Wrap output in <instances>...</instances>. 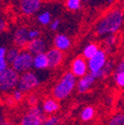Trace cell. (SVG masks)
<instances>
[{"label": "cell", "instance_id": "1", "mask_svg": "<svg viewBox=\"0 0 124 125\" xmlns=\"http://www.w3.org/2000/svg\"><path fill=\"white\" fill-rule=\"evenodd\" d=\"M124 24V11L115 7L108 10L97 21L95 25V33L98 37L105 38L109 35H115L121 30Z\"/></svg>", "mask_w": 124, "mask_h": 125}, {"label": "cell", "instance_id": "2", "mask_svg": "<svg viewBox=\"0 0 124 125\" xmlns=\"http://www.w3.org/2000/svg\"><path fill=\"white\" fill-rule=\"evenodd\" d=\"M75 77L76 76L72 72L66 73L53 88V91H52L53 96L56 97L58 100L67 98L72 92V90L76 85Z\"/></svg>", "mask_w": 124, "mask_h": 125}, {"label": "cell", "instance_id": "3", "mask_svg": "<svg viewBox=\"0 0 124 125\" xmlns=\"http://www.w3.org/2000/svg\"><path fill=\"white\" fill-rule=\"evenodd\" d=\"M20 75L19 73L12 67L7 68L3 72H0V89L2 92L12 91L16 86H18Z\"/></svg>", "mask_w": 124, "mask_h": 125}, {"label": "cell", "instance_id": "4", "mask_svg": "<svg viewBox=\"0 0 124 125\" xmlns=\"http://www.w3.org/2000/svg\"><path fill=\"white\" fill-rule=\"evenodd\" d=\"M45 112L39 105L30 106L29 110L23 115L20 125H43Z\"/></svg>", "mask_w": 124, "mask_h": 125}, {"label": "cell", "instance_id": "5", "mask_svg": "<svg viewBox=\"0 0 124 125\" xmlns=\"http://www.w3.org/2000/svg\"><path fill=\"white\" fill-rule=\"evenodd\" d=\"M33 62H34V55H32L28 50H24L20 52L19 56L11 65L12 68L16 70L18 73H25L33 67Z\"/></svg>", "mask_w": 124, "mask_h": 125}, {"label": "cell", "instance_id": "6", "mask_svg": "<svg viewBox=\"0 0 124 125\" xmlns=\"http://www.w3.org/2000/svg\"><path fill=\"white\" fill-rule=\"evenodd\" d=\"M40 84L39 77L32 72H25L20 75L19 83L17 88L22 90L24 93L33 90L34 88L38 87Z\"/></svg>", "mask_w": 124, "mask_h": 125}, {"label": "cell", "instance_id": "7", "mask_svg": "<svg viewBox=\"0 0 124 125\" xmlns=\"http://www.w3.org/2000/svg\"><path fill=\"white\" fill-rule=\"evenodd\" d=\"M42 6V0H20L19 10L25 16H33L37 14Z\"/></svg>", "mask_w": 124, "mask_h": 125}, {"label": "cell", "instance_id": "8", "mask_svg": "<svg viewBox=\"0 0 124 125\" xmlns=\"http://www.w3.org/2000/svg\"><path fill=\"white\" fill-rule=\"evenodd\" d=\"M107 62V55L106 51L103 49H99V51L87 61L88 70L89 72H94L101 70Z\"/></svg>", "mask_w": 124, "mask_h": 125}, {"label": "cell", "instance_id": "9", "mask_svg": "<svg viewBox=\"0 0 124 125\" xmlns=\"http://www.w3.org/2000/svg\"><path fill=\"white\" fill-rule=\"evenodd\" d=\"M85 60L86 59L84 57H77L72 61L71 65V72L76 77H82L87 73L88 64Z\"/></svg>", "mask_w": 124, "mask_h": 125}, {"label": "cell", "instance_id": "10", "mask_svg": "<svg viewBox=\"0 0 124 125\" xmlns=\"http://www.w3.org/2000/svg\"><path fill=\"white\" fill-rule=\"evenodd\" d=\"M13 42L19 48H24L30 42L29 38V29L25 26L18 27L14 32L13 35Z\"/></svg>", "mask_w": 124, "mask_h": 125}, {"label": "cell", "instance_id": "11", "mask_svg": "<svg viewBox=\"0 0 124 125\" xmlns=\"http://www.w3.org/2000/svg\"><path fill=\"white\" fill-rule=\"evenodd\" d=\"M46 49H47V44H46L45 40L42 38H37L32 41H30L29 44L26 47V50H28L32 55H38L45 53Z\"/></svg>", "mask_w": 124, "mask_h": 125}, {"label": "cell", "instance_id": "12", "mask_svg": "<svg viewBox=\"0 0 124 125\" xmlns=\"http://www.w3.org/2000/svg\"><path fill=\"white\" fill-rule=\"evenodd\" d=\"M46 53H47V56H48V59H49L50 68H57L58 66L61 65V62H63V59H64L63 51L55 48V47L52 49H50V50H48Z\"/></svg>", "mask_w": 124, "mask_h": 125}, {"label": "cell", "instance_id": "13", "mask_svg": "<svg viewBox=\"0 0 124 125\" xmlns=\"http://www.w3.org/2000/svg\"><path fill=\"white\" fill-rule=\"evenodd\" d=\"M72 46V41L69 36L65 34H57L54 38V47L61 51H68Z\"/></svg>", "mask_w": 124, "mask_h": 125}, {"label": "cell", "instance_id": "14", "mask_svg": "<svg viewBox=\"0 0 124 125\" xmlns=\"http://www.w3.org/2000/svg\"><path fill=\"white\" fill-rule=\"evenodd\" d=\"M95 82V79L93 76L91 75L90 73H87L85 75L82 76L80 81L77 82V91H79L80 93H84L86 92L91 86L92 84L94 83Z\"/></svg>", "mask_w": 124, "mask_h": 125}, {"label": "cell", "instance_id": "15", "mask_svg": "<svg viewBox=\"0 0 124 125\" xmlns=\"http://www.w3.org/2000/svg\"><path fill=\"white\" fill-rule=\"evenodd\" d=\"M42 108L45 114H54L59 110L60 103L56 97H47L43 101Z\"/></svg>", "mask_w": 124, "mask_h": 125}, {"label": "cell", "instance_id": "16", "mask_svg": "<svg viewBox=\"0 0 124 125\" xmlns=\"http://www.w3.org/2000/svg\"><path fill=\"white\" fill-rule=\"evenodd\" d=\"M33 68H35L36 70H45L47 68H50L47 53H42L34 56Z\"/></svg>", "mask_w": 124, "mask_h": 125}, {"label": "cell", "instance_id": "17", "mask_svg": "<svg viewBox=\"0 0 124 125\" xmlns=\"http://www.w3.org/2000/svg\"><path fill=\"white\" fill-rule=\"evenodd\" d=\"M99 51V47L96 43H89L87 44L83 51V57H84L86 60H89L90 58L93 57L97 52Z\"/></svg>", "mask_w": 124, "mask_h": 125}, {"label": "cell", "instance_id": "18", "mask_svg": "<svg viewBox=\"0 0 124 125\" xmlns=\"http://www.w3.org/2000/svg\"><path fill=\"white\" fill-rule=\"evenodd\" d=\"M36 20H37L38 24H40L41 26H49L51 24V22L53 21L52 14H51V12L46 11V10L42 11L37 15Z\"/></svg>", "mask_w": 124, "mask_h": 125}, {"label": "cell", "instance_id": "19", "mask_svg": "<svg viewBox=\"0 0 124 125\" xmlns=\"http://www.w3.org/2000/svg\"><path fill=\"white\" fill-rule=\"evenodd\" d=\"M94 114H95L94 108L92 106H86L81 112V118L83 121H89L94 117Z\"/></svg>", "mask_w": 124, "mask_h": 125}, {"label": "cell", "instance_id": "20", "mask_svg": "<svg viewBox=\"0 0 124 125\" xmlns=\"http://www.w3.org/2000/svg\"><path fill=\"white\" fill-rule=\"evenodd\" d=\"M20 50H19V47H12V48L7 50V54H6V60L9 64H12V62L16 60V58L19 56L20 54Z\"/></svg>", "mask_w": 124, "mask_h": 125}, {"label": "cell", "instance_id": "21", "mask_svg": "<svg viewBox=\"0 0 124 125\" xmlns=\"http://www.w3.org/2000/svg\"><path fill=\"white\" fill-rule=\"evenodd\" d=\"M66 7L68 10L70 11H77L82 8V4H83V0H66Z\"/></svg>", "mask_w": 124, "mask_h": 125}, {"label": "cell", "instance_id": "22", "mask_svg": "<svg viewBox=\"0 0 124 125\" xmlns=\"http://www.w3.org/2000/svg\"><path fill=\"white\" fill-rule=\"evenodd\" d=\"M108 125H124V113H117L113 115Z\"/></svg>", "mask_w": 124, "mask_h": 125}, {"label": "cell", "instance_id": "23", "mask_svg": "<svg viewBox=\"0 0 124 125\" xmlns=\"http://www.w3.org/2000/svg\"><path fill=\"white\" fill-rule=\"evenodd\" d=\"M114 82L119 88L124 89V71L114 73Z\"/></svg>", "mask_w": 124, "mask_h": 125}, {"label": "cell", "instance_id": "24", "mask_svg": "<svg viewBox=\"0 0 124 125\" xmlns=\"http://www.w3.org/2000/svg\"><path fill=\"white\" fill-rule=\"evenodd\" d=\"M117 39L115 35H109V36H106L104 38V45L107 49H111L116 45Z\"/></svg>", "mask_w": 124, "mask_h": 125}, {"label": "cell", "instance_id": "25", "mask_svg": "<svg viewBox=\"0 0 124 125\" xmlns=\"http://www.w3.org/2000/svg\"><path fill=\"white\" fill-rule=\"evenodd\" d=\"M102 71H103V73H104V77L109 75L113 71V62H112V61L106 62L105 66L102 68Z\"/></svg>", "mask_w": 124, "mask_h": 125}, {"label": "cell", "instance_id": "26", "mask_svg": "<svg viewBox=\"0 0 124 125\" xmlns=\"http://www.w3.org/2000/svg\"><path fill=\"white\" fill-rule=\"evenodd\" d=\"M60 123V119L57 116H50L49 118L45 119V121L43 122V125H59Z\"/></svg>", "mask_w": 124, "mask_h": 125}, {"label": "cell", "instance_id": "27", "mask_svg": "<svg viewBox=\"0 0 124 125\" xmlns=\"http://www.w3.org/2000/svg\"><path fill=\"white\" fill-rule=\"evenodd\" d=\"M23 94H24V92L22 90H20L19 88L13 90V92H12V96L16 102H19L23 99Z\"/></svg>", "mask_w": 124, "mask_h": 125}, {"label": "cell", "instance_id": "28", "mask_svg": "<svg viewBox=\"0 0 124 125\" xmlns=\"http://www.w3.org/2000/svg\"><path fill=\"white\" fill-rule=\"evenodd\" d=\"M38 102H39V98L36 94H30L28 97H27V103L29 106H35V105H38Z\"/></svg>", "mask_w": 124, "mask_h": 125}, {"label": "cell", "instance_id": "29", "mask_svg": "<svg viewBox=\"0 0 124 125\" xmlns=\"http://www.w3.org/2000/svg\"><path fill=\"white\" fill-rule=\"evenodd\" d=\"M40 35H41L40 30H38V29H29V38H30V41H32L34 39H37V38H40Z\"/></svg>", "mask_w": 124, "mask_h": 125}, {"label": "cell", "instance_id": "30", "mask_svg": "<svg viewBox=\"0 0 124 125\" xmlns=\"http://www.w3.org/2000/svg\"><path fill=\"white\" fill-rule=\"evenodd\" d=\"M60 25H61L60 19H54V20L51 22V24H50L49 26H50V29H51L52 31H57V30L60 28Z\"/></svg>", "mask_w": 124, "mask_h": 125}, {"label": "cell", "instance_id": "31", "mask_svg": "<svg viewBox=\"0 0 124 125\" xmlns=\"http://www.w3.org/2000/svg\"><path fill=\"white\" fill-rule=\"evenodd\" d=\"M8 64L6 58H0V72H3L8 68Z\"/></svg>", "mask_w": 124, "mask_h": 125}, {"label": "cell", "instance_id": "32", "mask_svg": "<svg viewBox=\"0 0 124 125\" xmlns=\"http://www.w3.org/2000/svg\"><path fill=\"white\" fill-rule=\"evenodd\" d=\"M124 71V58L118 62V65L116 66L115 72H123Z\"/></svg>", "mask_w": 124, "mask_h": 125}, {"label": "cell", "instance_id": "33", "mask_svg": "<svg viewBox=\"0 0 124 125\" xmlns=\"http://www.w3.org/2000/svg\"><path fill=\"white\" fill-rule=\"evenodd\" d=\"M6 27H7V22L3 18H1V20H0V31H1V32H4L6 30Z\"/></svg>", "mask_w": 124, "mask_h": 125}, {"label": "cell", "instance_id": "34", "mask_svg": "<svg viewBox=\"0 0 124 125\" xmlns=\"http://www.w3.org/2000/svg\"><path fill=\"white\" fill-rule=\"evenodd\" d=\"M1 125H12L8 120H2L1 121Z\"/></svg>", "mask_w": 124, "mask_h": 125}, {"label": "cell", "instance_id": "35", "mask_svg": "<svg viewBox=\"0 0 124 125\" xmlns=\"http://www.w3.org/2000/svg\"><path fill=\"white\" fill-rule=\"evenodd\" d=\"M105 2L107 5H112L115 2V0H105Z\"/></svg>", "mask_w": 124, "mask_h": 125}, {"label": "cell", "instance_id": "36", "mask_svg": "<svg viewBox=\"0 0 124 125\" xmlns=\"http://www.w3.org/2000/svg\"><path fill=\"white\" fill-rule=\"evenodd\" d=\"M90 0H83V2H89Z\"/></svg>", "mask_w": 124, "mask_h": 125}, {"label": "cell", "instance_id": "37", "mask_svg": "<svg viewBox=\"0 0 124 125\" xmlns=\"http://www.w3.org/2000/svg\"><path fill=\"white\" fill-rule=\"evenodd\" d=\"M123 46H124V41H123Z\"/></svg>", "mask_w": 124, "mask_h": 125}]
</instances>
